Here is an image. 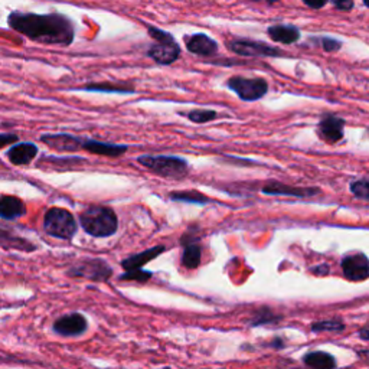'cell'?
<instances>
[{"mask_svg": "<svg viewBox=\"0 0 369 369\" xmlns=\"http://www.w3.org/2000/svg\"><path fill=\"white\" fill-rule=\"evenodd\" d=\"M9 28L44 45L68 47L74 42L75 29L69 19L61 13L38 15L12 12L8 17Z\"/></svg>", "mask_w": 369, "mask_h": 369, "instance_id": "1", "label": "cell"}, {"mask_svg": "<svg viewBox=\"0 0 369 369\" xmlns=\"http://www.w3.org/2000/svg\"><path fill=\"white\" fill-rule=\"evenodd\" d=\"M80 224L88 236L95 238L111 237L119 228V220L115 212L108 206L100 205L85 208L80 215Z\"/></svg>", "mask_w": 369, "mask_h": 369, "instance_id": "2", "label": "cell"}, {"mask_svg": "<svg viewBox=\"0 0 369 369\" xmlns=\"http://www.w3.org/2000/svg\"><path fill=\"white\" fill-rule=\"evenodd\" d=\"M147 32L154 45H151L147 51V55L159 65H169L178 60L181 55V47L174 38L156 26H147Z\"/></svg>", "mask_w": 369, "mask_h": 369, "instance_id": "3", "label": "cell"}, {"mask_svg": "<svg viewBox=\"0 0 369 369\" xmlns=\"http://www.w3.org/2000/svg\"><path fill=\"white\" fill-rule=\"evenodd\" d=\"M138 162L154 174L170 179H182L189 170L188 162L178 156H165V154H162V156H150V154H145V156L138 158Z\"/></svg>", "mask_w": 369, "mask_h": 369, "instance_id": "4", "label": "cell"}, {"mask_svg": "<svg viewBox=\"0 0 369 369\" xmlns=\"http://www.w3.org/2000/svg\"><path fill=\"white\" fill-rule=\"evenodd\" d=\"M44 229L48 236L60 240H71L79 229L72 213L64 208H49L44 218Z\"/></svg>", "mask_w": 369, "mask_h": 369, "instance_id": "5", "label": "cell"}, {"mask_svg": "<svg viewBox=\"0 0 369 369\" xmlns=\"http://www.w3.org/2000/svg\"><path fill=\"white\" fill-rule=\"evenodd\" d=\"M227 87L234 91L243 101L261 100L268 91V83L264 79H247L241 75L231 76Z\"/></svg>", "mask_w": 369, "mask_h": 369, "instance_id": "6", "label": "cell"}, {"mask_svg": "<svg viewBox=\"0 0 369 369\" xmlns=\"http://www.w3.org/2000/svg\"><path fill=\"white\" fill-rule=\"evenodd\" d=\"M68 274L72 277H83L92 281H107L113 274V270L106 261L92 259L83 260L79 264H75L68 270Z\"/></svg>", "mask_w": 369, "mask_h": 369, "instance_id": "7", "label": "cell"}, {"mask_svg": "<svg viewBox=\"0 0 369 369\" xmlns=\"http://www.w3.org/2000/svg\"><path fill=\"white\" fill-rule=\"evenodd\" d=\"M229 51L240 56H247V58H259V56H280L283 55V51L274 47H270L264 42L260 41H252V40H232L228 42Z\"/></svg>", "mask_w": 369, "mask_h": 369, "instance_id": "8", "label": "cell"}, {"mask_svg": "<svg viewBox=\"0 0 369 369\" xmlns=\"http://www.w3.org/2000/svg\"><path fill=\"white\" fill-rule=\"evenodd\" d=\"M343 276L351 281H363L369 279V259L363 252H355L343 257L342 263Z\"/></svg>", "mask_w": 369, "mask_h": 369, "instance_id": "9", "label": "cell"}, {"mask_svg": "<svg viewBox=\"0 0 369 369\" xmlns=\"http://www.w3.org/2000/svg\"><path fill=\"white\" fill-rule=\"evenodd\" d=\"M181 241L183 245L182 265L188 270L198 268L202 261V248L199 244V238L197 237V232L189 229L182 236Z\"/></svg>", "mask_w": 369, "mask_h": 369, "instance_id": "10", "label": "cell"}, {"mask_svg": "<svg viewBox=\"0 0 369 369\" xmlns=\"http://www.w3.org/2000/svg\"><path fill=\"white\" fill-rule=\"evenodd\" d=\"M55 334L61 336H80L88 329V322L81 313L64 315L54 322Z\"/></svg>", "mask_w": 369, "mask_h": 369, "instance_id": "11", "label": "cell"}, {"mask_svg": "<svg viewBox=\"0 0 369 369\" xmlns=\"http://www.w3.org/2000/svg\"><path fill=\"white\" fill-rule=\"evenodd\" d=\"M345 120L335 114H326L320 119L318 131L322 140L329 145H335L343 139Z\"/></svg>", "mask_w": 369, "mask_h": 369, "instance_id": "12", "label": "cell"}, {"mask_svg": "<svg viewBox=\"0 0 369 369\" xmlns=\"http://www.w3.org/2000/svg\"><path fill=\"white\" fill-rule=\"evenodd\" d=\"M261 192L265 195H277V197H295V198H310L320 193L318 188H296L288 186L281 182H268L261 188Z\"/></svg>", "mask_w": 369, "mask_h": 369, "instance_id": "13", "label": "cell"}, {"mask_svg": "<svg viewBox=\"0 0 369 369\" xmlns=\"http://www.w3.org/2000/svg\"><path fill=\"white\" fill-rule=\"evenodd\" d=\"M41 142L58 151H76L83 147L84 139L67 133H48L41 136Z\"/></svg>", "mask_w": 369, "mask_h": 369, "instance_id": "14", "label": "cell"}, {"mask_svg": "<svg viewBox=\"0 0 369 369\" xmlns=\"http://www.w3.org/2000/svg\"><path fill=\"white\" fill-rule=\"evenodd\" d=\"M185 45L190 54L199 56H212L218 52V44L215 40L205 33H195L185 36Z\"/></svg>", "mask_w": 369, "mask_h": 369, "instance_id": "15", "label": "cell"}, {"mask_svg": "<svg viewBox=\"0 0 369 369\" xmlns=\"http://www.w3.org/2000/svg\"><path fill=\"white\" fill-rule=\"evenodd\" d=\"M8 159L16 165V166H24V165H29L35 156L38 154V147L33 143H17L15 146H12L8 150Z\"/></svg>", "mask_w": 369, "mask_h": 369, "instance_id": "16", "label": "cell"}, {"mask_svg": "<svg viewBox=\"0 0 369 369\" xmlns=\"http://www.w3.org/2000/svg\"><path fill=\"white\" fill-rule=\"evenodd\" d=\"M83 149L92 154H99V156H107V158H119L129 150V147L123 145H111L104 142H97L92 139L84 140Z\"/></svg>", "mask_w": 369, "mask_h": 369, "instance_id": "17", "label": "cell"}, {"mask_svg": "<svg viewBox=\"0 0 369 369\" xmlns=\"http://www.w3.org/2000/svg\"><path fill=\"white\" fill-rule=\"evenodd\" d=\"M166 248L163 245H154L143 252H140V254H134L126 260L122 261V267L127 271H133V270H142L143 265L151 260H154L156 257H159L162 252L165 251Z\"/></svg>", "mask_w": 369, "mask_h": 369, "instance_id": "18", "label": "cell"}, {"mask_svg": "<svg viewBox=\"0 0 369 369\" xmlns=\"http://www.w3.org/2000/svg\"><path fill=\"white\" fill-rule=\"evenodd\" d=\"M267 32L271 40L283 45L296 44L300 40V31L293 25H273Z\"/></svg>", "mask_w": 369, "mask_h": 369, "instance_id": "19", "label": "cell"}, {"mask_svg": "<svg viewBox=\"0 0 369 369\" xmlns=\"http://www.w3.org/2000/svg\"><path fill=\"white\" fill-rule=\"evenodd\" d=\"M26 213V206L25 204L10 195H3L2 199H0V217L6 221H13L24 217Z\"/></svg>", "mask_w": 369, "mask_h": 369, "instance_id": "20", "label": "cell"}, {"mask_svg": "<svg viewBox=\"0 0 369 369\" xmlns=\"http://www.w3.org/2000/svg\"><path fill=\"white\" fill-rule=\"evenodd\" d=\"M303 363L310 369H336V358L325 351H310L303 356Z\"/></svg>", "mask_w": 369, "mask_h": 369, "instance_id": "21", "label": "cell"}, {"mask_svg": "<svg viewBox=\"0 0 369 369\" xmlns=\"http://www.w3.org/2000/svg\"><path fill=\"white\" fill-rule=\"evenodd\" d=\"M87 91H95V92H117V94H126V92H134V85L129 83H99V84H87L83 87Z\"/></svg>", "mask_w": 369, "mask_h": 369, "instance_id": "22", "label": "cell"}, {"mask_svg": "<svg viewBox=\"0 0 369 369\" xmlns=\"http://www.w3.org/2000/svg\"><path fill=\"white\" fill-rule=\"evenodd\" d=\"M169 197L172 201H179V202H186V204H197V205H204L209 202V198L205 197L204 193L197 192V190H178V192H170Z\"/></svg>", "mask_w": 369, "mask_h": 369, "instance_id": "23", "label": "cell"}, {"mask_svg": "<svg viewBox=\"0 0 369 369\" xmlns=\"http://www.w3.org/2000/svg\"><path fill=\"white\" fill-rule=\"evenodd\" d=\"M186 115L192 123H198V124H204V123L218 119V113L215 110H208V108L192 110Z\"/></svg>", "mask_w": 369, "mask_h": 369, "instance_id": "24", "label": "cell"}, {"mask_svg": "<svg viewBox=\"0 0 369 369\" xmlns=\"http://www.w3.org/2000/svg\"><path fill=\"white\" fill-rule=\"evenodd\" d=\"M345 329V323L342 320L330 319V320H320L312 323L313 332H341Z\"/></svg>", "mask_w": 369, "mask_h": 369, "instance_id": "25", "label": "cell"}, {"mask_svg": "<svg viewBox=\"0 0 369 369\" xmlns=\"http://www.w3.org/2000/svg\"><path fill=\"white\" fill-rule=\"evenodd\" d=\"M349 189H351V192L356 198L363 199V201H369V179L355 181L351 183Z\"/></svg>", "mask_w": 369, "mask_h": 369, "instance_id": "26", "label": "cell"}, {"mask_svg": "<svg viewBox=\"0 0 369 369\" xmlns=\"http://www.w3.org/2000/svg\"><path fill=\"white\" fill-rule=\"evenodd\" d=\"M151 273L150 271H146V270H133V271H127V273H123L120 276V280L122 281H139V283H146L151 279Z\"/></svg>", "mask_w": 369, "mask_h": 369, "instance_id": "27", "label": "cell"}, {"mask_svg": "<svg viewBox=\"0 0 369 369\" xmlns=\"http://www.w3.org/2000/svg\"><path fill=\"white\" fill-rule=\"evenodd\" d=\"M320 47L326 51V52H336L342 48V42L335 40V38H329V36H323L320 38Z\"/></svg>", "mask_w": 369, "mask_h": 369, "instance_id": "28", "label": "cell"}, {"mask_svg": "<svg viewBox=\"0 0 369 369\" xmlns=\"http://www.w3.org/2000/svg\"><path fill=\"white\" fill-rule=\"evenodd\" d=\"M279 318L273 315L270 309H263L261 312L257 315V318L252 320V326H259V325H264V323H270V322H276Z\"/></svg>", "mask_w": 369, "mask_h": 369, "instance_id": "29", "label": "cell"}, {"mask_svg": "<svg viewBox=\"0 0 369 369\" xmlns=\"http://www.w3.org/2000/svg\"><path fill=\"white\" fill-rule=\"evenodd\" d=\"M332 3H334V6L336 9H341V10H345V12L351 10L354 8L352 0H341V2H339V0H335V2H332Z\"/></svg>", "mask_w": 369, "mask_h": 369, "instance_id": "30", "label": "cell"}, {"mask_svg": "<svg viewBox=\"0 0 369 369\" xmlns=\"http://www.w3.org/2000/svg\"><path fill=\"white\" fill-rule=\"evenodd\" d=\"M17 140V136L16 134H6L3 133L2 136H0V147H5L8 143H15Z\"/></svg>", "mask_w": 369, "mask_h": 369, "instance_id": "31", "label": "cell"}, {"mask_svg": "<svg viewBox=\"0 0 369 369\" xmlns=\"http://www.w3.org/2000/svg\"><path fill=\"white\" fill-rule=\"evenodd\" d=\"M329 271H330V268L326 264H320V265L312 268V273H315L318 276H326V274H329Z\"/></svg>", "mask_w": 369, "mask_h": 369, "instance_id": "32", "label": "cell"}, {"mask_svg": "<svg viewBox=\"0 0 369 369\" xmlns=\"http://www.w3.org/2000/svg\"><path fill=\"white\" fill-rule=\"evenodd\" d=\"M304 5L307 8H312V9H322L327 5L326 0H323V2H309V0H304Z\"/></svg>", "mask_w": 369, "mask_h": 369, "instance_id": "33", "label": "cell"}, {"mask_svg": "<svg viewBox=\"0 0 369 369\" xmlns=\"http://www.w3.org/2000/svg\"><path fill=\"white\" fill-rule=\"evenodd\" d=\"M359 338L363 341H369V329H361L359 330Z\"/></svg>", "mask_w": 369, "mask_h": 369, "instance_id": "34", "label": "cell"}, {"mask_svg": "<svg viewBox=\"0 0 369 369\" xmlns=\"http://www.w3.org/2000/svg\"><path fill=\"white\" fill-rule=\"evenodd\" d=\"M363 3H365V6H366V8H369V0H365Z\"/></svg>", "mask_w": 369, "mask_h": 369, "instance_id": "35", "label": "cell"}]
</instances>
